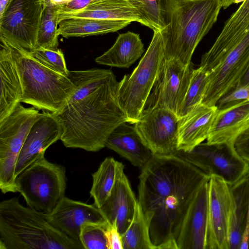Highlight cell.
Returning <instances> with one entry per match:
<instances>
[{
    "instance_id": "cell-1",
    "label": "cell",
    "mask_w": 249,
    "mask_h": 249,
    "mask_svg": "<svg viewBox=\"0 0 249 249\" xmlns=\"http://www.w3.org/2000/svg\"><path fill=\"white\" fill-rule=\"evenodd\" d=\"M118 83L112 73L93 92L54 113L63 126L60 140L65 147L98 152L116 127L128 123L117 100Z\"/></svg>"
},
{
    "instance_id": "cell-2",
    "label": "cell",
    "mask_w": 249,
    "mask_h": 249,
    "mask_svg": "<svg viewBox=\"0 0 249 249\" xmlns=\"http://www.w3.org/2000/svg\"><path fill=\"white\" fill-rule=\"evenodd\" d=\"M220 0H162L164 59L187 66L197 46L216 22Z\"/></svg>"
},
{
    "instance_id": "cell-3",
    "label": "cell",
    "mask_w": 249,
    "mask_h": 249,
    "mask_svg": "<svg viewBox=\"0 0 249 249\" xmlns=\"http://www.w3.org/2000/svg\"><path fill=\"white\" fill-rule=\"evenodd\" d=\"M0 249H84L18 197L0 203Z\"/></svg>"
},
{
    "instance_id": "cell-4",
    "label": "cell",
    "mask_w": 249,
    "mask_h": 249,
    "mask_svg": "<svg viewBox=\"0 0 249 249\" xmlns=\"http://www.w3.org/2000/svg\"><path fill=\"white\" fill-rule=\"evenodd\" d=\"M9 48L21 81V102L38 110L60 113L76 88L66 76L40 63L29 52L0 35Z\"/></svg>"
},
{
    "instance_id": "cell-5",
    "label": "cell",
    "mask_w": 249,
    "mask_h": 249,
    "mask_svg": "<svg viewBox=\"0 0 249 249\" xmlns=\"http://www.w3.org/2000/svg\"><path fill=\"white\" fill-rule=\"evenodd\" d=\"M139 177L138 202L143 213L169 196L210 177L175 155L153 154L141 169Z\"/></svg>"
},
{
    "instance_id": "cell-6",
    "label": "cell",
    "mask_w": 249,
    "mask_h": 249,
    "mask_svg": "<svg viewBox=\"0 0 249 249\" xmlns=\"http://www.w3.org/2000/svg\"><path fill=\"white\" fill-rule=\"evenodd\" d=\"M163 59L161 32L155 31L138 66L131 74L124 75L118 83L117 100L129 124H135L139 121Z\"/></svg>"
},
{
    "instance_id": "cell-7",
    "label": "cell",
    "mask_w": 249,
    "mask_h": 249,
    "mask_svg": "<svg viewBox=\"0 0 249 249\" xmlns=\"http://www.w3.org/2000/svg\"><path fill=\"white\" fill-rule=\"evenodd\" d=\"M17 192L29 207L44 214L51 213L64 197L67 187L65 168L38 159L16 178Z\"/></svg>"
},
{
    "instance_id": "cell-8",
    "label": "cell",
    "mask_w": 249,
    "mask_h": 249,
    "mask_svg": "<svg viewBox=\"0 0 249 249\" xmlns=\"http://www.w3.org/2000/svg\"><path fill=\"white\" fill-rule=\"evenodd\" d=\"M20 103L0 122V189L3 194L17 192V161L30 128L40 113L34 107H25Z\"/></svg>"
},
{
    "instance_id": "cell-9",
    "label": "cell",
    "mask_w": 249,
    "mask_h": 249,
    "mask_svg": "<svg viewBox=\"0 0 249 249\" xmlns=\"http://www.w3.org/2000/svg\"><path fill=\"white\" fill-rule=\"evenodd\" d=\"M204 184L192 185L168 196L144 214L150 240L156 249H177L176 239L184 217Z\"/></svg>"
},
{
    "instance_id": "cell-10",
    "label": "cell",
    "mask_w": 249,
    "mask_h": 249,
    "mask_svg": "<svg viewBox=\"0 0 249 249\" xmlns=\"http://www.w3.org/2000/svg\"><path fill=\"white\" fill-rule=\"evenodd\" d=\"M173 155L230 185L249 175V164L238 154L233 143L202 142L190 151L178 150Z\"/></svg>"
},
{
    "instance_id": "cell-11",
    "label": "cell",
    "mask_w": 249,
    "mask_h": 249,
    "mask_svg": "<svg viewBox=\"0 0 249 249\" xmlns=\"http://www.w3.org/2000/svg\"><path fill=\"white\" fill-rule=\"evenodd\" d=\"M45 0H9L0 18V35L30 52L36 47Z\"/></svg>"
},
{
    "instance_id": "cell-12",
    "label": "cell",
    "mask_w": 249,
    "mask_h": 249,
    "mask_svg": "<svg viewBox=\"0 0 249 249\" xmlns=\"http://www.w3.org/2000/svg\"><path fill=\"white\" fill-rule=\"evenodd\" d=\"M179 118L161 107L143 109L134 127L153 154L172 155L178 150Z\"/></svg>"
},
{
    "instance_id": "cell-13",
    "label": "cell",
    "mask_w": 249,
    "mask_h": 249,
    "mask_svg": "<svg viewBox=\"0 0 249 249\" xmlns=\"http://www.w3.org/2000/svg\"><path fill=\"white\" fill-rule=\"evenodd\" d=\"M194 70L192 62L186 66L176 60L164 59L143 109L161 107L177 114L184 99Z\"/></svg>"
},
{
    "instance_id": "cell-14",
    "label": "cell",
    "mask_w": 249,
    "mask_h": 249,
    "mask_svg": "<svg viewBox=\"0 0 249 249\" xmlns=\"http://www.w3.org/2000/svg\"><path fill=\"white\" fill-rule=\"evenodd\" d=\"M249 66V29L228 53L220 64L208 74V82L201 104L216 106L218 100L233 90Z\"/></svg>"
},
{
    "instance_id": "cell-15",
    "label": "cell",
    "mask_w": 249,
    "mask_h": 249,
    "mask_svg": "<svg viewBox=\"0 0 249 249\" xmlns=\"http://www.w3.org/2000/svg\"><path fill=\"white\" fill-rule=\"evenodd\" d=\"M232 196L231 185L216 176L208 181L207 249H229Z\"/></svg>"
},
{
    "instance_id": "cell-16",
    "label": "cell",
    "mask_w": 249,
    "mask_h": 249,
    "mask_svg": "<svg viewBox=\"0 0 249 249\" xmlns=\"http://www.w3.org/2000/svg\"><path fill=\"white\" fill-rule=\"evenodd\" d=\"M62 125L55 114L43 110L32 125L18 156L15 177L34 161L44 157L47 149L63 134Z\"/></svg>"
},
{
    "instance_id": "cell-17",
    "label": "cell",
    "mask_w": 249,
    "mask_h": 249,
    "mask_svg": "<svg viewBox=\"0 0 249 249\" xmlns=\"http://www.w3.org/2000/svg\"><path fill=\"white\" fill-rule=\"evenodd\" d=\"M208 181L199 188L189 207L176 239L177 249H207Z\"/></svg>"
},
{
    "instance_id": "cell-18",
    "label": "cell",
    "mask_w": 249,
    "mask_h": 249,
    "mask_svg": "<svg viewBox=\"0 0 249 249\" xmlns=\"http://www.w3.org/2000/svg\"><path fill=\"white\" fill-rule=\"evenodd\" d=\"M44 215L53 226L81 245L79 235L84 222L107 221L100 209L94 205L74 200L65 196L51 213Z\"/></svg>"
},
{
    "instance_id": "cell-19",
    "label": "cell",
    "mask_w": 249,
    "mask_h": 249,
    "mask_svg": "<svg viewBox=\"0 0 249 249\" xmlns=\"http://www.w3.org/2000/svg\"><path fill=\"white\" fill-rule=\"evenodd\" d=\"M249 29V0H245L226 21L213 44L202 56L199 66L209 72L213 70Z\"/></svg>"
},
{
    "instance_id": "cell-20",
    "label": "cell",
    "mask_w": 249,
    "mask_h": 249,
    "mask_svg": "<svg viewBox=\"0 0 249 249\" xmlns=\"http://www.w3.org/2000/svg\"><path fill=\"white\" fill-rule=\"evenodd\" d=\"M124 170L118 173L110 195L99 208L107 221L116 226L121 236L133 219L138 202Z\"/></svg>"
},
{
    "instance_id": "cell-21",
    "label": "cell",
    "mask_w": 249,
    "mask_h": 249,
    "mask_svg": "<svg viewBox=\"0 0 249 249\" xmlns=\"http://www.w3.org/2000/svg\"><path fill=\"white\" fill-rule=\"evenodd\" d=\"M249 127V99L218 108L213 118L207 142L233 143Z\"/></svg>"
},
{
    "instance_id": "cell-22",
    "label": "cell",
    "mask_w": 249,
    "mask_h": 249,
    "mask_svg": "<svg viewBox=\"0 0 249 249\" xmlns=\"http://www.w3.org/2000/svg\"><path fill=\"white\" fill-rule=\"evenodd\" d=\"M217 109L200 104L179 118L178 150L190 151L207 140Z\"/></svg>"
},
{
    "instance_id": "cell-23",
    "label": "cell",
    "mask_w": 249,
    "mask_h": 249,
    "mask_svg": "<svg viewBox=\"0 0 249 249\" xmlns=\"http://www.w3.org/2000/svg\"><path fill=\"white\" fill-rule=\"evenodd\" d=\"M0 41V122L21 102L22 89L11 51L2 39Z\"/></svg>"
},
{
    "instance_id": "cell-24",
    "label": "cell",
    "mask_w": 249,
    "mask_h": 249,
    "mask_svg": "<svg viewBox=\"0 0 249 249\" xmlns=\"http://www.w3.org/2000/svg\"><path fill=\"white\" fill-rule=\"evenodd\" d=\"M123 123L116 127L107 138L106 147L142 169L153 154L143 143L134 126Z\"/></svg>"
},
{
    "instance_id": "cell-25",
    "label": "cell",
    "mask_w": 249,
    "mask_h": 249,
    "mask_svg": "<svg viewBox=\"0 0 249 249\" xmlns=\"http://www.w3.org/2000/svg\"><path fill=\"white\" fill-rule=\"evenodd\" d=\"M77 18L140 22L137 11L127 0H93L81 10L59 15V22L65 19Z\"/></svg>"
},
{
    "instance_id": "cell-26",
    "label": "cell",
    "mask_w": 249,
    "mask_h": 249,
    "mask_svg": "<svg viewBox=\"0 0 249 249\" xmlns=\"http://www.w3.org/2000/svg\"><path fill=\"white\" fill-rule=\"evenodd\" d=\"M144 52V45L140 35L128 31L120 34L113 46L95 60L100 65L128 68Z\"/></svg>"
},
{
    "instance_id": "cell-27",
    "label": "cell",
    "mask_w": 249,
    "mask_h": 249,
    "mask_svg": "<svg viewBox=\"0 0 249 249\" xmlns=\"http://www.w3.org/2000/svg\"><path fill=\"white\" fill-rule=\"evenodd\" d=\"M229 249H239L249 208V175L231 185Z\"/></svg>"
},
{
    "instance_id": "cell-28",
    "label": "cell",
    "mask_w": 249,
    "mask_h": 249,
    "mask_svg": "<svg viewBox=\"0 0 249 249\" xmlns=\"http://www.w3.org/2000/svg\"><path fill=\"white\" fill-rule=\"evenodd\" d=\"M131 22L123 20L68 18L59 22L58 34L65 38L97 36L115 32Z\"/></svg>"
},
{
    "instance_id": "cell-29",
    "label": "cell",
    "mask_w": 249,
    "mask_h": 249,
    "mask_svg": "<svg viewBox=\"0 0 249 249\" xmlns=\"http://www.w3.org/2000/svg\"><path fill=\"white\" fill-rule=\"evenodd\" d=\"M124 165L112 157H107L92 175V184L90 195L94 205L100 208L110 195L119 172Z\"/></svg>"
},
{
    "instance_id": "cell-30",
    "label": "cell",
    "mask_w": 249,
    "mask_h": 249,
    "mask_svg": "<svg viewBox=\"0 0 249 249\" xmlns=\"http://www.w3.org/2000/svg\"><path fill=\"white\" fill-rule=\"evenodd\" d=\"M113 73L110 70L93 68L84 71H69L67 77L76 89L66 104L88 96L102 85Z\"/></svg>"
},
{
    "instance_id": "cell-31",
    "label": "cell",
    "mask_w": 249,
    "mask_h": 249,
    "mask_svg": "<svg viewBox=\"0 0 249 249\" xmlns=\"http://www.w3.org/2000/svg\"><path fill=\"white\" fill-rule=\"evenodd\" d=\"M61 6L51 3L49 0H45L44 8L38 31L36 48L58 49L59 36L58 27Z\"/></svg>"
},
{
    "instance_id": "cell-32",
    "label": "cell",
    "mask_w": 249,
    "mask_h": 249,
    "mask_svg": "<svg viewBox=\"0 0 249 249\" xmlns=\"http://www.w3.org/2000/svg\"><path fill=\"white\" fill-rule=\"evenodd\" d=\"M121 237L123 249H156L151 243L149 226L138 201L133 219Z\"/></svg>"
},
{
    "instance_id": "cell-33",
    "label": "cell",
    "mask_w": 249,
    "mask_h": 249,
    "mask_svg": "<svg viewBox=\"0 0 249 249\" xmlns=\"http://www.w3.org/2000/svg\"><path fill=\"white\" fill-rule=\"evenodd\" d=\"M208 82V73L199 67L194 69L184 99L177 113L179 118L201 104Z\"/></svg>"
},
{
    "instance_id": "cell-34",
    "label": "cell",
    "mask_w": 249,
    "mask_h": 249,
    "mask_svg": "<svg viewBox=\"0 0 249 249\" xmlns=\"http://www.w3.org/2000/svg\"><path fill=\"white\" fill-rule=\"evenodd\" d=\"M137 11L139 23L153 31L164 28L161 16L162 0H127Z\"/></svg>"
},
{
    "instance_id": "cell-35",
    "label": "cell",
    "mask_w": 249,
    "mask_h": 249,
    "mask_svg": "<svg viewBox=\"0 0 249 249\" xmlns=\"http://www.w3.org/2000/svg\"><path fill=\"white\" fill-rule=\"evenodd\" d=\"M109 224L104 222H86L81 226L80 241L84 249H108L106 230Z\"/></svg>"
},
{
    "instance_id": "cell-36",
    "label": "cell",
    "mask_w": 249,
    "mask_h": 249,
    "mask_svg": "<svg viewBox=\"0 0 249 249\" xmlns=\"http://www.w3.org/2000/svg\"><path fill=\"white\" fill-rule=\"evenodd\" d=\"M30 54L40 63L45 67L66 76L68 74L64 55L61 49L50 50L36 48Z\"/></svg>"
},
{
    "instance_id": "cell-37",
    "label": "cell",
    "mask_w": 249,
    "mask_h": 249,
    "mask_svg": "<svg viewBox=\"0 0 249 249\" xmlns=\"http://www.w3.org/2000/svg\"><path fill=\"white\" fill-rule=\"evenodd\" d=\"M249 99V85L234 89L222 97L217 102L216 106L221 108L230 105Z\"/></svg>"
},
{
    "instance_id": "cell-38",
    "label": "cell",
    "mask_w": 249,
    "mask_h": 249,
    "mask_svg": "<svg viewBox=\"0 0 249 249\" xmlns=\"http://www.w3.org/2000/svg\"><path fill=\"white\" fill-rule=\"evenodd\" d=\"M233 146L240 157L249 164V127L235 139Z\"/></svg>"
},
{
    "instance_id": "cell-39",
    "label": "cell",
    "mask_w": 249,
    "mask_h": 249,
    "mask_svg": "<svg viewBox=\"0 0 249 249\" xmlns=\"http://www.w3.org/2000/svg\"><path fill=\"white\" fill-rule=\"evenodd\" d=\"M106 234L108 249H123L122 237L115 225L109 223Z\"/></svg>"
},
{
    "instance_id": "cell-40",
    "label": "cell",
    "mask_w": 249,
    "mask_h": 249,
    "mask_svg": "<svg viewBox=\"0 0 249 249\" xmlns=\"http://www.w3.org/2000/svg\"><path fill=\"white\" fill-rule=\"evenodd\" d=\"M93 0H71L61 5L59 13H73L86 8Z\"/></svg>"
},
{
    "instance_id": "cell-41",
    "label": "cell",
    "mask_w": 249,
    "mask_h": 249,
    "mask_svg": "<svg viewBox=\"0 0 249 249\" xmlns=\"http://www.w3.org/2000/svg\"><path fill=\"white\" fill-rule=\"evenodd\" d=\"M249 208L242 236L239 249H249Z\"/></svg>"
},
{
    "instance_id": "cell-42",
    "label": "cell",
    "mask_w": 249,
    "mask_h": 249,
    "mask_svg": "<svg viewBox=\"0 0 249 249\" xmlns=\"http://www.w3.org/2000/svg\"><path fill=\"white\" fill-rule=\"evenodd\" d=\"M248 85H249V66L240 79L234 89L245 87Z\"/></svg>"
},
{
    "instance_id": "cell-43",
    "label": "cell",
    "mask_w": 249,
    "mask_h": 249,
    "mask_svg": "<svg viewBox=\"0 0 249 249\" xmlns=\"http://www.w3.org/2000/svg\"><path fill=\"white\" fill-rule=\"evenodd\" d=\"M9 0H0V18L2 17Z\"/></svg>"
},
{
    "instance_id": "cell-44",
    "label": "cell",
    "mask_w": 249,
    "mask_h": 249,
    "mask_svg": "<svg viewBox=\"0 0 249 249\" xmlns=\"http://www.w3.org/2000/svg\"><path fill=\"white\" fill-rule=\"evenodd\" d=\"M222 8L225 9L233 4L232 0H220Z\"/></svg>"
},
{
    "instance_id": "cell-45",
    "label": "cell",
    "mask_w": 249,
    "mask_h": 249,
    "mask_svg": "<svg viewBox=\"0 0 249 249\" xmlns=\"http://www.w3.org/2000/svg\"><path fill=\"white\" fill-rule=\"evenodd\" d=\"M71 0H49L51 3L53 5H62L68 2H69Z\"/></svg>"
},
{
    "instance_id": "cell-46",
    "label": "cell",
    "mask_w": 249,
    "mask_h": 249,
    "mask_svg": "<svg viewBox=\"0 0 249 249\" xmlns=\"http://www.w3.org/2000/svg\"><path fill=\"white\" fill-rule=\"evenodd\" d=\"M245 0H232L233 3L236 4L239 3L241 2H243Z\"/></svg>"
},
{
    "instance_id": "cell-47",
    "label": "cell",
    "mask_w": 249,
    "mask_h": 249,
    "mask_svg": "<svg viewBox=\"0 0 249 249\" xmlns=\"http://www.w3.org/2000/svg\"></svg>"
}]
</instances>
